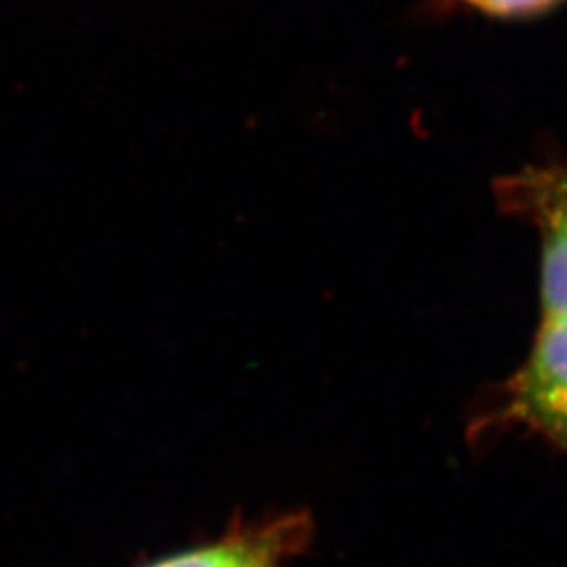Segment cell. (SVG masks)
<instances>
[{
	"label": "cell",
	"instance_id": "277c9868",
	"mask_svg": "<svg viewBox=\"0 0 567 567\" xmlns=\"http://www.w3.org/2000/svg\"><path fill=\"white\" fill-rule=\"evenodd\" d=\"M461 2H465L471 9L489 18L522 20V18H534V16L553 11L566 0H461Z\"/></svg>",
	"mask_w": 567,
	"mask_h": 567
},
{
	"label": "cell",
	"instance_id": "6da1fadb",
	"mask_svg": "<svg viewBox=\"0 0 567 567\" xmlns=\"http://www.w3.org/2000/svg\"><path fill=\"white\" fill-rule=\"evenodd\" d=\"M508 431L540 437L567 458V318L540 320L526 360L471 414L466 440L484 444Z\"/></svg>",
	"mask_w": 567,
	"mask_h": 567
},
{
	"label": "cell",
	"instance_id": "7a4b0ae2",
	"mask_svg": "<svg viewBox=\"0 0 567 567\" xmlns=\"http://www.w3.org/2000/svg\"><path fill=\"white\" fill-rule=\"evenodd\" d=\"M492 192L503 215L526 221L538 234L540 320L567 318L566 164H527L501 175Z\"/></svg>",
	"mask_w": 567,
	"mask_h": 567
},
{
	"label": "cell",
	"instance_id": "3957f363",
	"mask_svg": "<svg viewBox=\"0 0 567 567\" xmlns=\"http://www.w3.org/2000/svg\"><path fill=\"white\" fill-rule=\"evenodd\" d=\"M313 538L309 513H284L267 522H238L217 543L163 557L145 567H280Z\"/></svg>",
	"mask_w": 567,
	"mask_h": 567
}]
</instances>
